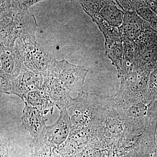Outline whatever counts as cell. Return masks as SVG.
Here are the masks:
<instances>
[{
	"mask_svg": "<svg viewBox=\"0 0 157 157\" xmlns=\"http://www.w3.org/2000/svg\"><path fill=\"white\" fill-rule=\"evenodd\" d=\"M42 90L47 94L59 111L67 110L74 101V98L70 95L71 91L53 76H45Z\"/></svg>",
	"mask_w": 157,
	"mask_h": 157,
	"instance_id": "cell-7",
	"label": "cell"
},
{
	"mask_svg": "<svg viewBox=\"0 0 157 157\" xmlns=\"http://www.w3.org/2000/svg\"><path fill=\"white\" fill-rule=\"evenodd\" d=\"M14 47L19 52L26 70L45 76H50L56 59L39 47L36 40L18 39Z\"/></svg>",
	"mask_w": 157,
	"mask_h": 157,
	"instance_id": "cell-2",
	"label": "cell"
},
{
	"mask_svg": "<svg viewBox=\"0 0 157 157\" xmlns=\"http://www.w3.org/2000/svg\"><path fill=\"white\" fill-rule=\"evenodd\" d=\"M1 78L12 81L23 70H26L22 58L15 47L1 45L0 51Z\"/></svg>",
	"mask_w": 157,
	"mask_h": 157,
	"instance_id": "cell-6",
	"label": "cell"
},
{
	"mask_svg": "<svg viewBox=\"0 0 157 157\" xmlns=\"http://www.w3.org/2000/svg\"><path fill=\"white\" fill-rule=\"evenodd\" d=\"M153 157H157V150L156 152L155 153Z\"/></svg>",
	"mask_w": 157,
	"mask_h": 157,
	"instance_id": "cell-16",
	"label": "cell"
},
{
	"mask_svg": "<svg viewBox=\"0 0 157 157\" xmlns=\"http://www.w3.org/2000/svg\"><path fill=\"white\" fill-rule=\"evenodd\" d=\"M88 72L86 68L70 63L63 59L59 61H56L50 76L57 78L71 91H78L84 84Z\"/></svg>",
	"mask_w": 157,
	"mask_h": 157,
	"instance_id": "cell-5",
	"label": "cell"
},
{
	"mask_svg": "<svg viewBox=\"0 0 157 157\" xmlns=\"http://www.w3.org/2000/svg\"><path fill=\"white\" fill-rule=\"evenodd\" d=\"M25 105H29L37 109L44 115L48 113L52 114L54 104L48 95L42 90L32 91L26 95L23 100Z\"/></svg>",
	"mask_w": 157,
	"mask_h": 157,
	"instance_id": "cell-11",
	"label": "cell"
},
{
	"mask_svg": "<svg viewBox=\"0 0 157 157\" xmlns=\"http://www.w3.org/2000/svg\"><path fill=\"white\" fill-rule=\"evenodd\" d=\"M80 4L86 13L94 14L110 26L119 28L123 24L124 11L117 1H84Z\"/></svg>",
	"mask_w": 157,
	"mask_h": 157,
	"instance_id": "cell-3",
	"label": "cell"
},
{
	"mask_svg": "<svg viewBox=\"0 0 157 157\" xmlns=\"http://www.w3.org/2000/svg\"><path fill=\"white\" fill-rule=\"evenodd\" d=\"M59 112L58 119L51 125L46 126L44 134V136L57 149L67 140L72 127L67 110Z\"/></svg>",
	"mask_w": 157,
	"mask_h": 157,
	"instance_id": "cell-8",
	"label": "cell"
},
{
	"mask_svg": "<svg viewBox=\"0 0 157 157\" xmlns=\"http://www.w3.org/2000/svg\"><path fill=\"white\" fill-rule=\"evenodd\" d=\"M148 25L149 23L142 19L136 11H124L123 24L119 28L122 40H128L134 44Z\"/></svg>",
	"mask_w": 157,
	"mask_h": 157,
	"instance_id": "cell-9",
	"label": "cell"
},
{
	"mask_svg": "<svg viewBox=\"0 0 157 157\" xmlns=\"http://www.w3.org/2000/svg\"><path fill=\"white\" fill-rule=\"evenodd\" d=\"M38 1H1V40L14 44L18 39H36V20L28 9Z\"/></svg>",
	"mask_w": 157,
	"mask_h": 157,
	"instance_id": "cell-1",
	"label": "cell"
},
{
	"mask_svg": "<svg viewBox=\"0 0 157 157\" xmlns=\"http://www.w3.org/2000/svg\"><path fill=\"white\" fill-rule=\"evenodd\" d=\"M12 149L9 143L7 142L3 137L1 138V157H9Z\"/></svg>",
	"mask_w": 157,
	"mask_h": 157,
	"instance_id": "cell-14",
	"label": "cell"
},
{
	"mask_svg": "<svg viewBox=\"0 0 157 157\" xmlns=\"http://www.w3.org/2000/svg\"><path fill=\"white\" fill-rule=\"evenodd\" d=\"M21 117L23 126L33 138L44 136L46 122L48 121L43 114L33 107L25 105Z\"/></svg>",
	"mask_w": 157,
	"mask_h": 157,
	"instance_id": "cell-10",
	"label": "cell"
},
{
	"mask_svg": "<svg viewBox=\"0 0 157 157\" xmlns=\"http://www.w3.org/2000/svg\"><path fill=\"white\" fill-rule=\"evenodd\" d=\"M30 157H62L57 147L45 137L33 138L30 144Z\"/></svg>",
	"mask_w": 157,
	"mask_h": 157,
	"instance_id": "cell-12",
	"label": "cell"
},
{
	"mask_svg": "<svg viewBox=\"0 0 157 157\" xmlns=\"http://www.w3.org/2000/svg\"><path fill=\"white\" fill-rule=\"evenodd\" d=\"M148 83L147 97L152 100L157 99V63L151 71Z\"/></svg>",
	"mask_w": 157,
	"mask_h": 157,
	"instance_id": "cell-13",
	"label": "cell"
},
{
	"mask_svg": "<svg viewBox=\"0 0 157 157\" xmlns=\"http://www.w3.org/2000/svg\"><path fill=\"white\" fill-rule=\"evenodd\" d=\"M154 154H151L147 153L144 155L143 157H153V156ZM134 157H142L141 155H137V156L135 157V155L134 156Z\"/></svg>",
	"mask_w": 157,
	"mask_h": 157,
	"instance_id": "cell-15",
	"label": "cell"
},
{
	"mask_svg": "<svg viewBox=\"0 0 157 157\" xmlns=\"http://www.w3.org/2000/svg\"><path fill=\"white\" fill-rule=\"evenodd\" d=\"M45 76L42 74L23 70L17 78L12 81H1V94H13L23 100L30 92L42 90Z\"/></svg>",
	"mask_w": 157,
	"mask_h": 157,
	"instance_id": "cell-4",
	"label": "cell"
}]
</instances>
